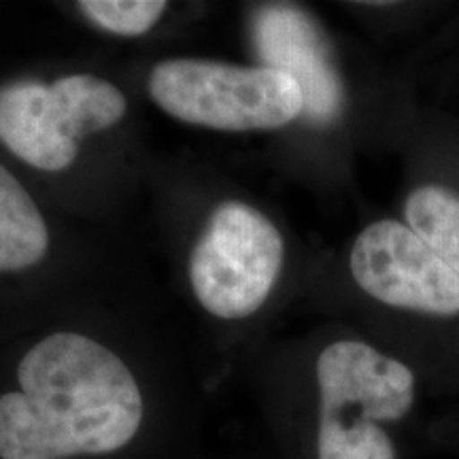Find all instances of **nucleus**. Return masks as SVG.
Masks as SVG:
<instances>
[{
  "mask_svg": "<svg viewBox=\"0 0 459 459\" xmlns=\"http://www.w3.org/2000/svg\"><path fill=\"white\" fill-rule=\"evenodd\" d=\"M0 394V459L111 455L139 434L145 404L126 361L77 332L45 336Z\"/></svg>",
  "mask_w": 459,
  "mask_h": 459,
  "instance_id": "f257e3e1",
  "label": "nucleus"
},
{
  "mask_svg": "<svg viewBox=\"0 0 459 459\" xmlns=\"http://www.w3.org/2000/svg\"><path fill=\"white\" fill-rule=\"evenodd\" d=\"M319 459H395L381 423L412 409L415 375L368 342L338 341L317 359Z\"/></svg>",
  "mask_w": 459,
  "mask_h": 459,
  "instance_id": "f03ea898",
  "label": "nucleus"
},
{
  "mask_svg": "<svg viewBox=\"0 0 459 459\" xmlns=\"http://www.w3.org/2000/svg\"><path fill=\"white\" fill-rule=\"evenodd\" d=\"M149 94L179 122L223 132L277 130L304 113L300 83L287 73L196 57L160 62Z\"/></svg>",
  "mask_w": 459,
  "mask_h": 459,
  "instance_id": "7ed1b4c3",
  "label": "nucleus"
},
{
  "mask_svg": "<svg viewBox=\"0 0 459 459\" xmlns=\"http://www.w3.org/2000/svg\"><path fill=\"white\" fill-rule=\"evenodd\" d=\"M126 108L122 90L94 74L11 82L0 88V143L34 169L60 172L77 160L79 141L113 128Z\"/></svg>",
  "mask_w": 459,
  "mask_h": 459,
  "instance_id": "20e7f679",
  "label": "nucleus"
},
{
  "mask_svg": "<svg viewBox=\"0 0 459 459\" xmlns=\"http://www.w3.org/2000/svg\"><path fill=\"white\" fill-rule=\"evenodd\" d=\"M285 243L262 211L228 200L211 213L189 257L194 296L220 319H243L268 300Z\"/></svg>",
  "mask_w": 459,
  "mask_h": 459,
  "instance_id": "39448f33",
  "label": "nucleus"
},
{
  "mask_svg": "<svg viewBox=\"0 0 459 459\" xmlns=\"http://www.w3.org/2000/svg\"><path fill=\"white\" fill-rule=\"evenodd\" d=\"M349 268L355 283L387 307L436 317L459 315V274L406 223L381 220L361 230Z\"/></svg>",
  "mask_w": 459,
  "mask_h": 459,
  "instance_id": "423d86ee",
  "label": "nucleus"
},
{
  "mask_svg": "<svg viewBox=\"0 0 459 459\" xmlns=\"http://www.w3.org/2000/svg\"><path fill=\"white\" fill-rule=\"evenodd\" d=\"M255 45L264 66L300 83L304 113L313 122H332L341 111L342 88L319 26L302 9L274 4L255 17Z\"/></svg>",
  "mask_w": 459,
  "mask_h": 459,
  "instance_id": "0eeeda50",
  "label": "nucleus"
},
{
  "mask_svg": "<svg viewBox=\"0 0 459 459\" xmlns=\"http://www.w3.org/2000/svg\"><path fill=\"white\" fill-rule=\"evenodd\" d=\"M49 230L24 186L0 164V273H17L48 255Z\"/></svg>",
  "mask_w": 459,
  "mask_h": 459,
  "instance_id": "6e6552de",
  "label": "nucleus"
},
{
  "mask_svg": "<svg viewBox=\"0 0 459 459\" xmlns=\"http://www.w3.org/2000/svg\"><path fill=\"white\" fill-rule=\"evenodd\" d=\"M404 217L406 226L459 274V194L432 183L412 189Z\"/></svg>",
  "mask_w": 459,
  "mask_h": 459,
  "instance_id": "1a4fd4ad",
  "label": "nucleus"
},
{
  "mask_svg": "<svg viewBox=\"0 0 459 459\" xmlns=\"http://www.w3.org/2000/svg\"><path fill=\"white\" fill-rule=\"evenodd\" d=\"M169 4L164 0H83L79 9L102 30L141 37L156 26Z\"/></svg>",
  "mask_w": 459,
  "mask_h": 459,
  "instance_id": "9d476101",
  "label": "nucleus"
}]
</instances>
